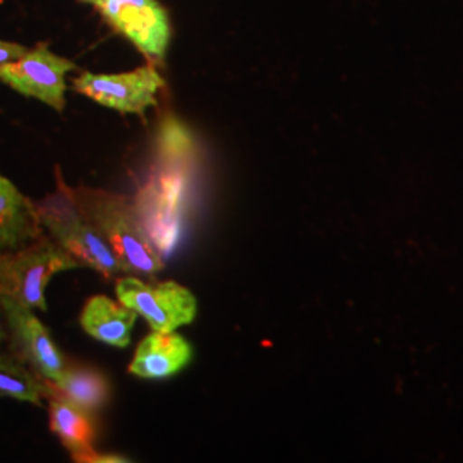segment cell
<instances>
[{"instance_id": "obj_1", "label": "cell", "mask_w": 463, "mask_h": 463, "mask_svg": "<svg viewBox=\"0 0 463 463\" xmlns=\"http://www.w3.org/2000/svg\"><path fill=\"white\" fill-rule=\"evenodd\" d=\"M71 193L80 210L114 249L126 275L153 277L164 269V258L131 201L86 185L71 187Z\"/></svg>"}, {"instance_id": "obj_2", "label": "cell", "mask_w": 463, "mask_h": 463, "mask_svg": "<svg viewBox=\"0 0 463 463\" xmlns=\"http://www.w3.org/2000/svg\"><path fill=\"white\" fill-rule=\"evenodd\" d=\"M36 210L45 233L80 266L91 268L105 279L126 273L114 249L80 210L71 187L62 179H59L53 194L36 204Z\"/></svg>"}, {"instance_id": "obj_3", "label": "cell", "mask_w": 463, "mask_h": 463, "mask_svg": "<svg viewBox=\"0 0 463 463\" xmlns=\"http://www.w3.org/2000/svg\"><path fill=\"white\" fill-rule=\"evenodd\" d=\"M74 268L80 263L45 233L24 248L0 254V296L30 309L47 311L45 290L50 280Z\"/></svg>"}, {"instance_id": "obj_4", "label": "cell", "mask_w": 463, "mask_h": 463, "mask_svg": "<svg viewBox=\"0 0 463 463\" xmlns=\"http://www.w3.org/2000/svg\"><path fill=\"white\" fill-rule=\"evenodd\" d=\"M118 302L141 316L153 331L172 333L191 325L198 315V302L189 288L175 281L146 283L128 275L116 283Z\"/></svg>"}, {"instance_id": "obj_5", "label": "cell", "mask_w": 463, "mask_h": 463, "mask_svg": "<svg viewBox=\"0 0 463 463\" xmlns=\"http://www.w3.org/2000/svg\"><path fill=\"white\" fill-rule=\"evenodd\" d=\"M0 309L14 359L43 381L59 380L67 367L66 359L47 326L33 315V309L5 296H0Z\"/></svg>"}, {"instance_id": "obj_6", "label": "cell", "mask_w": 463, "mask_h": 463, "mask_svg": "<svg viewBox=\"0 0 463 463\" xmlns=\"http://www.w3.org/2000/svg\"><path fill=\"white\" fill-rule=\"evenodd\" d=\"M74 69H78L74 62L50 52L47 45H36L17 61L0 64V81L62 112L66 109L67 72Z\"/></svg>"}, {"instance_id": "obj_7", "label": "cell", "mask_w": 463, "mask_h": 463, "mask_svg": "<svg viewBox=\"0 0 463 463\" xmlns=\"http://www.w3.org/2000/svg\"><path fill=\"white\" fill-rule=\"evenodd\" d=\"M164 86L155 67H139L122 74H95L84 71L72 81V88L103 107L122 114H143L156 105V95Z\"/></svg>"}, {"instance_id": "obj_8", "label": "cell", "mask_w": 463, "mask_h": 463, "mask_svg": "<svg viewBox=\"0 0 463 463\" xmlns=\"http://www.w3.org/2000/svg\"><path fill=\"white\" fill-rule=\"evenodd\" d=\"M103 19L133 42L151 59H164L170 24L165 9L156 0H101L95 5Z\"/></svg>"}, {"instance_id": "obj_9", "label": "cell", "mask_w": 463, "mask_h": 463, "mask_svg": "<svg viewBox=\"0 0 463 463\" xmlns=\"http://www.w3.org/2000/svg\"><path fill=\"white\" fill-rule=\"evenodd\" d=\"M43 235L36 204L0 175V254L24 248Z\"/></svg>"}, {"instance_id": "obj_10", "label": "cell", "mask_w": 463, "mask_h": 463, "mask_svg": "<svg viewBox=\"0 0 463 463\" xmlns=\"http://www.w3.org/2000/svg\"><path fill=\"white\" fill-rule=\"evenodd\" d=\"M191 359L193 347L184 336L153 331L136 348L129 373L145 380H162L177 374Z\"/></svg>"}, {"instance_id": "obj_11", "label": "cell", "mask_w": 463, "mask_h": 463, "mask_svg": "<svg viewBox=\"0 0 463 463\" xmlns=\"http://www.w3.org/2000/svg\"><path fill=\"white\" fill-rule=\"evenodd\" d=\"M49 398L50 430L61 439L74 462L90 463L97 453L93 414L57 395Z\"/></svg>"}, {"instance_id": "obj_12", "label": "cell", "mask_w": 463, "mask_h": 463, "mask_svg": "<svg viewBox=\"0 0 463 463\" xmlns=\"http://www.w3.org/2000/svg\"><path fill=\"white\" fill-rule=\"evenodd\" d=\"M136 311L107 296H95L84 304L80 323L95 340L110 347L126 348L131 344Z\"/></svg>"}, {"instance_id": "obj_13", "label": "cell", "mask_w": 463, "mask_h": 463, "mask_svg": "<svg viewBox=\"0 0 463 463\" xmlns=\"http://www.w3.org/2000/svg\"><path fill=\"white\" fill-rule=\"evenodd\" d=\"M43 393L64 398L84 411L97 414L110 398V383L95 367L67 364L59 380L43 381Z\"/></svg>"}, {"instance_id": "obj_14", "label": "cell", "mask_w": 463, "mask_h": 463, "mask_svg": "<svg viewBox=\"0 0 463 463\" xmlns=\"http://www.w3.org/2000/svg\"><path fill=\"white\" fill-rule=\"evenodd\" d=\"M43 381L16 359L0 354V398L42 405Z\"/></svg>"}, {"instance_id": "obj_15", "label": "cell", "mask_w": 463, "mask_h": 463, "mask_svg": "<svg viewBox=\"0 0 463 463\" xmlns=\"http://www.w3.org/2000/svg\"><path fill=\"white\" fill-rule=\"evenodd\" d=\"M26 52H28V49L23 47V45H19V43L0 40V64L17 61V59L23 57Z\"/></svg>"}, {"instance_id": "obj_16", "label": "cell", "mask_w": 463, "mask_h": 463, "mask_svg": "<svg viewBox=\"0 0 463 463\" xmlns=\"http://www.w3.org/2000/svg\"><path fill=\"white\" fill-rule=\"evenodd\" d=\"M7 340V326H5V319L2 315V309H0V345H4Z\"/></svg>"}, {"instance_id": "obj_17", "label": "cell", "mask_w": 463, "mask_h": 463, "mask_svg": "<svg viewBox=\"0 0 463 463\" xmlns=\"http://www.w3.org/2000/svg\"><path fill=\"white\" fill-rule=\"evenodd\" d=\"M83 2H88V4H91V5H97L101 0H83Z\"/></svg>"}]
</instances>
